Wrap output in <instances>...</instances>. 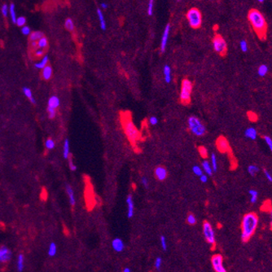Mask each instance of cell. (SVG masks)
Listing matches in <instances>:
<instances>
[{
	"instance_id": "cell-1",
	"label": "cell",
	"mask_w": 272,
	"mask_h": 272,
	"mask_svg": "<svg viewBox=\"0 0 272 272\" xmlns=\"http://www.w3.org/2000/svg\"><path fill=\"white\" fill-rule=\"evenodd\" d=\"M121 121L122 128H123L125 135H127L130 144L135 147L141 139V134L135 126L130 113L129 112L121 113Z\"/></svg>"
},
{
	"instance_id": "cell-2",
	"label": "cell",
	"mask_w": 272,
	"mask_h": 272,
	"mask_svg": "<svg viewBox=\"0 0 272 272\" xmlns=\"http://www.w3.org/2000/svg\"><path fill=\"white\" fill-rule=\"evenodd\" d=\"M258 226V217L255 213H248L242 218L241 222V240L247 242L255 233Z\"/></svg>"
},
{
	"instance_id": "cell-3",
	"label": "cell",
	"mask_w": 272,
	"mask_h": 272,
	"mask_svg": "<svg viewBox=\"0 0 272 272\" xmlns=\"http://www.w3.org/2000/svg\"><path fill=\"white\" fill-rule=\"evenodd\" d=\"M248 19L260 39H265L267 32V23L262 12L258 10H251L248 14Z\"/></svg>"
},
{
	"instance_id": "cell-4",
	"label": "cell",
	"mask_w": 272,
	"mask_h": 272,
	"mask_svg": "<svg viewBox=\"0 0 272 272\" xmlns=\"http://www.w3.org/2000/svg\"><path fill=\"white\" fill-rule=\"evenodd\" d=\"M188 129L194 135L201 137L206 133V128L198 117L191 116L188 120Z\"/></svg>"
},
{
	"instance_id": "cell-5",
	"label": "cell",
	"mask_w": 272,
	"mask_h": 272,
	"mask_svg": "<svg viewBox=\"0 0 272 272\" xmlns=\"http://www.w3.org/2000/svg\"><path fill=\"white\" fill-rule=\"evenodd\" d=\"M191 92H192V82L188 79L183 80L179 99L183 104H188L191 102Z\"/></svg>"
},
{
	"instance_id": "cell-6",
	"label": "cell",
	"mask_w": 272,
	"mask_h": 272,
	"mask_svg": "<svg viewBox=\"0 0 272 272\" xmlns=\"http://www.w3.org/2000/svg\"><path fill=\"white\" fill-rule=\"evenodd\" d=\"M187 19H188V24L193 29H198L200 28L202 24V15L200 10L192 7L190 10H188L187 12Z\"/></svg>"
},
{
	"instance_id": "cell-7",
	"label": "cell",
	"mask_w": 272,
	"mask_h": 272,
	"mask_svg": "<svg viewBox=\"0 0 272 272\" xmlns=\"http://www.w3.org/2000/svg\"><path fill=\"white\" fill-rule=\"evenodd\" d=\"M202 229H203V235H204V239L206 240L207 243L209 244L212 248L214 249L216 244V239H215V233H214V228L212 227V225L209 222L205 221L203 223Z\"/></svg>"
},
{
	"instance_id": "cell-8",
	"label": "cell",
	"mask_w": 272,
	"mask_h": 272,
	"mask_svg": "<svg viewBox=\"0 0 272 272\" xmlns=\"http://www.w3.org/2000/svg\"><path fill=\"white\" fill-rule=\"evenodd\" d=\"M213 47L218 54L223 55L227 51V45L225 39L220 35H215L213 39Z\"/></svg>"
},
{
	"instance_id": "cell-9",
	"label": "cell",
	"mask_w": 272,
	"mask_h": 272,
	"mask_svg": "<svg viewBox=\"0 0 272 272\" xmlns=\"http://www.w3.org/2000/svg\"><path fill=\"white\" fill-rule=\"evenodd\" d=\"M211 264L214 268V271L216 272H226L223 265V257L221 254H214L211 258Z\"/></svg>"
},
{
	"instance_id": "cell-10",
	"label": "cell",
	"mask_w": 272,
	"mask_h": 272,
	"mask_svg": "<svg viewBox=\"0 0 272 272\" xmlns=\"http://www.w3.org/2000/svg\"><path fill=\"white\" fill-rule=\"evenodd\" d=\"M217 147L221 152H230L231 148L228 141L224 137H219L217 140Z\"/></svg>"
},
{
	"instance_id": "cell-11",
	"label": "cell",
	"mask_w": 272,
	"mask_h": 272,
	"mask_svg": "<svg viewBox=\"0 0 272 272\" xmlns=\"http://www.w3.org/2000/svg\"><path fill=\"white\" fill-rule=\"evenodd\" d=\"M12 252L6 246L0 247V263H7L11 260Z\"/></svg>"
},
{
	"instance_id": "cell-12",
	"label": "cell",
	"mask_w": 272,
	"mask_h": 272,
	"mask_svg": "<svg viewBox=\"0 0 272 272\" xmlns=\"http://www.w3.org/2000/svg\"><path fill=\"white\" fill-rule=\"evenodd\" d=\"M169 32H170V25L168 24L167 25L165 26L163 34H162L161 42V52H164L165 51L166 46H167V42H168Z\"/></svg>"
},
{
	"instance_id": "cell-13",
	"label": "cell",
	"mask_w": 272,
	"mask_h": 272,
	"mask_svg": "<svg viewBox=\"0 0 272 272\" xmlns=\"http://www.w3.org/2000/svg\"><path fill=\"white\" fill-rule=\"evenodd\" d=\"M168 176L167 169L163 166H157L155 169V177L159 181H164Z\"/></svg>"
},
{
	"instance_id": "cell-14",
	"label": "cell",
	"mask_w": 272,
	"mask_h": 272,
	"mask_svg": "<svg viewBox=\"0 0 272 272\" xmlns=\"http://www.w3.org/2000/svg\"><path fill=\"white\" fill-rule=\"evenodd\" d=\"M127 217L129 218L134 216L135 214V204H134L133 197H132V195L130 194L128 195V196L127 197Z\"/></svg>"
},
{
	"instance_id": "cell-15",
	"label": "cell",
	"mask_w": 272,
	"mask_h": 272,
	"mask_svg": "<svg viewBox=\"0 0 272 272\" xmlns=\"http://www.w3.org/2000/svg\"><path fill=\"white\" fill-rule=\"evenodd\" d=\"M112 248L113 249L114 251L117 253L122 252L125 249V244H124L123 240L120 238H115L112 241Z\"/></svg>"
},
{
	"instance_id": "cell-16",
	"label": "cell",
	"mask_w": 272,
	"mask_h": 272,
	"mask_svg": "<svg viewBox=\"0 0 272 272\" xmlns=\"http://www.w3.org/2000/svg\"><path fill=\"white\" fill-rule=\"evenodd\" d=\"M65 189H66V192L68 196V199H69V203L71 204V206H74L76 204V198H75L74 191L73 190V188L70 185L66 184L65 186Z\"/></svg>"
},
{
	"instance_id": "cell-17",
	"label": "cell",
	"mask_w": 272,
	"mask_h": 272,
	"mask_svg": "<svg viewBox=\"0 0 272 272\" xmlns=\"http://www.w3.org/2000/svg\"><path fill=\"white\" fill-rule=\"evenodd\" d=\"M52 66H50V65H46L45 67L43 68H42V78L46 80V81H47L49 79H51V78L52 77Z\"/></svg>"
},
{
	"instance_id": "cell-18",
	"label": "cell",
	"mask_w": 272,
	"mask_h": 272,
	"mask_svg": "<svg viewBox=\"0 0 272 272\" xmlns=\"http://www.w3.org/2000/svg\"><path fill=\"white\" fill-rule=\"evenodd\" d=\"M244 135L248 139H252V140H255L257 137V131L255 128L253 127H249L247 128L245 131H244Z\"/></svg>"
},
{
	"instance_id": "cell-19",
	"label": "cell",
	"mask_w": 272,
	"mask_h": 272,
	"mask_svg": "<svg viewBox=\"0 0 272 272\" xmlns=\"http://www.w3.org/2000/svg\"><path fill=\"white\" fill-rule=\"evenodd\" d=\"M163 75H164V79H165V82L170 83V81L172 80L171 68L168 65H165L164 68H163Z\"/></svg>"
},
{
	"instance_id": "cell-20",
	"label": "cell",
	"mask_w": 272,
	"mask_h": 272,
	"mask_svg": "<svg viewBox=\"0 0 272 272\" xmlns=\"http://www.w3.org/2000/svg\"><path fill=\"white\" fill-rule=\"evenodd\" d=\"M60 99H59L57 96H55V95H53L52 97H50V99L48 100V103H47V107L50 108H57L60 106Z\"/></svg>"
},
{
	"instance_id": "cell-21",
	"label": "cell",
	"mask_w": 272,
	"mask_h": 272,
	"mask_svg": "<svg viewBox=\"0 0 272 272\" xmlns=\"http://www.w3.org/2000/svg\"><path fill=\"white\" fill-rule=\"evenodd\" d=\"M97 16L98 18H99V21H100V28L103 30H105L106 29V21H105V19H104L103 12L100 8L97 9Z\"/></svg>"
},
{
	"instance_id": "cell-22",
	"label": "cell",
	"mask_w": 272,
	"mask_h": 272,
	"mask_svg": "<svg viewBox=\"0 0 272 272\" xmlns=\"http://www.w3.org/2000/svg\"><path fill=\"white\" fill-rule=\"evenodd\" d=\"M202 167H203V171L209 176H211L213 175V169L211 166L210 163L208 161H203L202 162Z\"/></svg>"
},
{
	"instance_id": "cell-23",
	"label": "cell",
	"mask_w": 272,
	"mask_h": 272,
	"mask_svg": "<svg viewBox=\"0 0 272 272\" xmlns=\"http://www.w3.org/2000/svg\"><path fill=\"white\" fill-rule=\"evenodd\" d=\"M22 91H23V93H24V95H25V97L27 98V99H29V101H30L32 104H36L35 100H34V98H33V96L32 91H31L29 87H23Z\"/></svg>"
},
{
	"instance_id": "cell-24",
	"label": "cell",
	"mask_w": 272,
	"mask_h": 272,
	"mask_svg": "<svg viewBox=\"0 0 272 272\" xmlns=\"http://www.w3.org/2000/svg\"><path fill=\"white\" fill-rule=\"evenodd\" d=\"M49 60V57L48 55H44L43 56V58L40 60V61L37 62L35 65H34V67L36 68H38V69H42L45 67L46 65H47V63H48Z\"/></svg>"
},
{
	"instance_id": "cell-25",
	"label": "cell",
	"mask_w": 272,
	"mask_h": 272,
	"mask_svg": "<svg viewBox=\"0 0 272 272\" xmlns=\"http://www.w3.org/2000/svg\"><path fill=\"white\" fill-rule=\"evenodd\" d=\"M63 156L64 158L68 159L70 156V149H69V141L66 139L64 143V148H63Z\"/></svg>"
},
{
	"instance_id": "cell-26",
	"label": "cell",
	"mask_w": 272,
	"mask_h": 272,
	"mask_svg": "<svg viewBox=\"0 0 272 272\" xmlns=\"http://www.w3.org/2000/svg\"><path fill=\"white\" fill-rule=\"evenodd\" d=\"M42 37H43V33L42 32H40V31H35V32H33L30 33V34H29V40L31 41V42H33V41H38L39 39H41Z\"/></svg>"
},
{
	"instance_id": "cell-27",
	"label": "cell",
	"mask_w": 272,
	"mask_h": 272,
	"mask_svg": "<svg viewBox=\"0 0 272 272\" xmlns=\"http://www.w3.org/2000/svg\"><path fill=\"white\" fill-rule=\"evenodd\" d=\"M47 45H48V41H47V38H45L44 36L37 41V47L39 48L45 49L47 47Z\"/></svg>"
},
{
	"instance_id": "cell-28",
	"label": "cell",
	"mask_w": 272,
	"mask_h": 272,
	"mask_svg": "<svg viewBox=\"0 0 272 272\" xmlns=\"http://www.w3.org/2000/svg\"><path fill=\"white\" fill-rule=\"evenodd\" d=\"M269 71V68L268 66L266 65H261L259 66V68L257 69V73L259 75L260 77H265L267 73Z\"/></svg>"
},
{
	"instance_id": "cell-29",
	"label": "cell",
	"mask_w": 272,
	"mask_h": 272,
	"mask_svg": "<svg viewBox=\"0 0 272 272\" xmlns=\"http://www.w3.org/2000/svg\"><path fill=\"white\" fill-rule=\"evenodd\" d=\"M249 194L250 195V202L252 204H255L257 201L258 192L255 189H251L249 191Z\"/></svg>"
},
{
	"instance_id": "cell-30",
	"label": "cell",
	"mask_w": 272,
	"mask_h": 272,
	"mask_svg": "<svg viewBox=\"0 0 272 272\" xmlns=\"http://www.w3.org/2000/svg\"><path fill=\"white\" fill-rule=\"evenodd\" d=\"M9 14L11 18H12V21L13 23H16V9H15V4L14 3H11L9 6Z\"/></svg>"
},
{
	"instance_id": "cell-31",
	"label": "cell",
	"mask_w": 272,
	"mask_h": 272,
	"mask_svg": "<svg viewBox=\"0 0 272 272\" xmlns=\"http://www.w3.org/2000/svg\"><path fill=\"white\" fill-rule=\"evenodd\" d=\"M47 253H48V255L50 257H54L56 254V253H57V247H56L55 243L52 242V243L50 244Z\"/></svg>"
},
{
	"instance_id": "cell-32",
	"label": "cell",
	"mask_w": 272,
	"mask_h": 272,
	"mask_svg": "<svg viewBox=\"0 0 272 272\" xmlns=\"http://www.w3.org/2000/svg\"><path fill=\"white\" fill-rule=\"evenodd\" d=\"M260 169L258 168V166H257L255 165H250L248 167V173L251 176H255V175L259 172Z\"/></svg>"
},
{
	"instance_id": "cell-33",
	"label": "cell",
	"mask_w": 272,
	"mask_h": 272,
	"mask_svg": "<svg viewBox=\"0 0 272 272\" xmlns=\"http://www.w3.org/2000/svg\"><path fill=\"white\" fill-rule=\"evenodd\" d=\"M65 29L68 30V31H73L74 30V23L73 21V20L70 19V18H68V19H66L65 22Z\"/></svg>"
},
{
	"instance_id": "cell-34",
	"label": "cell",
	"mask_w": 272,
	"mask_h": 272,
	"mask_svg": "<svg viewBox=\"0 0 272 272\" xmlns=\"http://www.w3.org/2000/svg\"><path fill=\"white\" fill-rule=\"evenodd\" d=\"M24 262H25V257L23 254H20L17 258V269L18 271H22L24 269Z\"/></svg>"
},
{
	"instance_id": "cell-35",
	"label": "cell",
	"mask_w": 272,
	"mask_h": 272,
	"mask_svg": "<svg viewBox=\"0 0 272 272\" xmlns=\"http://www.w3.org/2000/svg\"><path fill=\"white\" fill-rule=\"evenodd\" d=\"M211 163L210 165L213 169V171H217V156L214 153H212L210 156Z\"/></svg>"
},
{
	"instance_id": "cell-36",
	"label": "cell",
	"mask_w": 272,
	"mask_h": 272,
	"mask_svg": "<svg viewBox=\"0 0 272 272\" xmlns=\"http://www.w3.org/2000/svg\"><path fill=\"white\" fill-rule=\"evenodd\" d=\"M55 141L52 139H47L46 140L45 142V147L46 148L48 149V150H52L55 148Z\"/></svg>"
},
{
	"instance_id": "cell-37",
	"label": "cell",
	"mask_w": 272,
	"mask_h": 272,
	"mask_svg": "<svg viewBox=\"0 0 272 272\" xmlns=\"http://www.w3.org/2000/svg\"><path fill=\"white\" fill-rule=\"evenodd\" d=\"M15 24H16L17 26H19V27H22V26L25 25L26 18L25 16H20V17H17Z\"/></svg>"
},
{
	"instance_id": "cell-38",
	"label": "cell",
	"mask_w": 272,
	"mask_h": 272,
	"mask_svg": "<svg viewBox=\"0 0 272 272\" xmlns=\"http://www.w3.org/2000/svg\"><path fill=\"white\" fill-rule=\"evenodd\" d=\"M187 223L189 225H195V224L196 223V217L194 214H188V217H187Z\"/></svg>"
},
{
	"instance_id": "cell-39",
	"label": "cell",
	"mask_w": 272,
	"mask_h": 272,
	"mask_svg": "<svg viewBox=\"0 0 272 272\" xmlns=\"http://www.w3.org/2000/svg\"><path fill=\"white\" fill-rule=\"evenodd\" d=\"M192 171H193L195 175L199 176V177L203 174V169H202L199 165H194V166L192 167Z\"/></svg>"
},
{
	"instance_id": "cell-40",
	"label": "cell",
	"mask_w": 272,
	"mask_h": 272,
	"mask_svg": "<svg viewBox=\"0 0 272 272\" xmlns=\"http://www.w3.org/2000/svg\"><path fill=\"white\" fill-rule=\"evenodd\" d=\"M199 153H200V155L202 156V157H204V158H206L209 155V153H208V150L206 149V148H204L203 146H201V147H199Z\"/></svg>"
},
{
	"instance_id": "cell-41",
	"label": "cell",
	"mask_w": 272,
	"mask_h": 272,
	"mask_svg": "<svg viewBox=\"0 0 272 272\" xmlns=\"http://www.w3.org/2000/svg\"><path fill=\"white\" fill-rule=\"evenodd\" d=\"M153 7H154V0H149L148 6V15L152 16L153 13Z\"/></svg>"
},
{
	"instance_id": "cell-42",
	"label": "cell",
	"mask_w": 272,
	"mask_h": 272,
	"mask_svg": "<svg viewBox=\"0 0 272 272\" xmlns=\"http://www.w3.org/2000/svg\"><path fill=\"white\" fill-rule=\"evenodd\" d=\"M47 113H48L49 118L53 119V118H55V115H56V109L53 108L47 107Z\"/></svg>"
},
{
	"instance_id": "cell-43",
	"label": "cell",
	"mask_w": 272,
	"mask_h": 272,
	"mask_svg": "<svg viewBox=\"0 0 272 272\" xmlns=\"http://www.w3.org/2000/svg\"><path fill=\"white\" fill-rule=\"evenodd\" d=\"M1 12H2L4 17H7V15H8V13H9V7L7 6V4H3L2 7H1Z\"/></svg>"
},
{
	"instance_id": "cell-44",
	"label": "cell",
	"mask_w": 272,
	"mask_h": 272,
	"mask_svg": "<svg viewBox=\"0 0 272 272\" xmlns=\"http://www.w3.org/2000/svg\"><path fill=\"white\" fill-rule=\"evenodd\" d=\"M160 240H161V245L162 249L164 251H166L167 250V243H166V238H165V236H161L160 238Z\"/></svg>"
},
{
	"instance_id": "cell-45",
	"label": "cell",
	"mask_w": 272,
	"mask_h": 272,
	"mask_svg": "<svg viewBox=\"0 0 272 272\" xmlns=\"http://www.w3.org/2000/svg\"><path fill=\"white\" fill-rule=\"evenodd\" d=\"M162 265V258L160 257H157L155 260V263H154V266L156 270H160Z\"/></svg>"
},
{
	"instance_id": "cell-46",
	"label": "cell",
	"mask_w": 272,
	"mask_h": 272,
	"mask_svg": "<svg viewBox=\"0 0 272 272\" xmlns=\"http://www.w3.org/2000/svg\"><path fill=\"white\" fill-rule=\"evenodd\" d=\"M240 50L242 51L243 52H246L248 51V43L245 40H242L240 43Z\"/></svg>"
},
{
	"instance_id": "cell-47",
	"label": "cell",
	"mask_w": 272,
	"mask_h": 272,
	"mask_svg": "<svg viewBox=\"0 0 272 272\" xmlns=\"http://www.w3.org/2000/svg\"><path fill=\"white\" fill-rule=\"evenodd\" d=\"M21 33L24 35H29L31 33V29L28 25H24L21 28Z\"/></svg>"
},
{
	"instance_id": "cell-48",
	"label": "cell",
	"mask_w": 272,
	"mask_h": 272,
	"mask_svg": "<svg viewBox=\"0 0 272 272\" xmlns=\"http://www.w3.org/2000/svg\"><path fill=\"white\" fill-rule=\"evenodd\" d=\"M264 140H265V142H266V143L267 144V146L269 147L270 150L271 151V150H272V139H271V138L270 136L265 135V136H264Z\"/></svg>"
},
{
	"instance_id": "cell-49",
	"label": "cell",
	"mask_w": 272,
	"mask_h": 272,
	"mask_svg": "<svg viewBox=\"0 0 272 272\" xmlns=\"http://www.w3.org/2000/svg\"><path fill=\"white\" fill-rule=\"evenodd\" d=\"M149 123H150V125H152V126H155V125L158 123V118L156 117H154V116L150 117H149Z\"/></svg>"
},
{
	"instance_id": "cell-50",
	"label": "cell",
	"mask_w": 272,
	"mask_h": 272,
	"mask_svg": "<svg viewBox=\"0 0 272 272\" xmlns=\"http://www.w3.org/2000/svg\"><path fill=\"white\" fill-rule=\"evenodd\" d=\"M68 159H69V161H68V163H69V168L71 169L72 171H76L77 170V166L75 165V164L73 162V160L72 158L69 156Z\"/></svg>"
},
{
	"instance_id": "cell-51",
	"label": "cell",
	"mask_w": 272,
	"mask_h": 272,
	"mask_svg": "<svg viewBox=\"0 0 272 272\" xmlns=\"http://www.w3.org/2000/svg\"><path fill=\"white\" fill-rule=\"evenodd\" d=\"M248 116H249V118L250 119V121H257V115L253 112H249V113H248Z\"/></svg>"
},
{
	"instance_id": "cell-52",
	"label": "cell",
	"mask_w": 272,
	"mask_h": 272,
	"mask_svg": "<svg viewBox=\"0 0 272 272\" xmlns=\"http://www.w3.org/2000/svg\"><path fill=\"white\" fill-rule=\"evenodd\" d=\"M141 183H142V184L146 188H148V178H146V177H142V178H141Z\"/></svg>"
},
{
	"instance_id": "cell-53",
	"label": "cell",
	"mask_w": 272,
	"mask_h": 272,
	"mask_svg": "<svg viewBox=\"0 0 272 272\" xmlns=\"http://www.w3.org/2000/svg\"><path fill=\"white\" fill-rule=\"evenodd\" d=\"M264 174H265V175H266V178H267V180L271 183V182H272V176H271V173H270V172L268 171V170H266V169H264Z\"/></svg>"
},
{
	"instance_id": "cell-54",
	"label": "cell",
	"mask_w": 272,
	"mask_h": 272,
	"mask_svg": "<svg viewBox=\"0 0 272 272\" xmlns=\"http://www.w3.org/2000/svg\"><path fill=\"white\" fill-rule=\"evenodd\" d=\"M200 179H201V183H207V182H208V175L202 174V175H201V176H200Z\"/></svg>"
},
{
	"instance_id": "cell-55",
	"label": "cell",
	"mask_w": 272,
	"mask_h": 272,
	"mask_svg": "<svg viewBox=\"0 0 272 272\" xmlns=\"http://www.w3.org/2000/svg\"><path fill=\"white\" fill-rule=\"evenodd\" d=\"M43 53H44V51H43V49L39 48V50H37L35 52V55L37 57H40V56H42L43 55Z\"/></svg>"
},
{
	"instance_id": "cell-56",
	"label": "cell",
	"mask_w": 272,
	"mask_h": 272,
	"mask_svg": "<svg viewBox=\"0 0 272 272\" xmlns=\"http://www.w3.org/2000/svg\"><path fill=\"white\" fill-rule=\"evenodd\" d=\"M100 7L103 9H106V8H108V4L106 3H101Z\"/></svg>"
},
{
	"instance_id": "cell-57",
	"label": "cell",
	"mask_w": 272,
	"mask_h": 272,
	"mask_svg": "<svg viewBox=\"0 0 272 272\" xmlns=\"http://www.w3.org/2000/svg\"><path fill=\"white\" fill-rule=\"evenodd\" d=\"M131 271V270L130 268H128V267H126V268H124L123 269V272H130Z\"/></svg>"
},
{
	"instance_id": "cell-58",
	"label": "cell",
	"mask_w": 272,
	"mask_h": 272,
	"mask_svg": "<svg viewBox=\"0 0 272 272\" xmlns=\"http://www.w3.org/2000/svg\"><path fill=\"white\" fill-rule=\"evenodd\" d=\"M31 45H32L33 47H37V42H36V41H33V42H32V43H31Z\"/></svg>"
},
{
	"instance_id": "cell-59",
	"label": "cell",
	"mask_w": 272,
	"mask_h": 272,
	"mask_svg": "<svg viewBox=\"0 0 272 272\" xmlns=\"http://www.w3.org/2000/svg\"><path fill=\"white\" fill-rule=\"evenodd\" d=\"M257 1H258L259 3H263V2H264L265 0H257Z\"/></svg>"
},
{
	"instance_id": "cell-60",
	"label": "cell",
	"mask_w": 272,
	"mask_h": 272,
	"mask_svg": "<svg viewBox=\"0 0 272 272\" xmlns=\"http://www.w3.org/2000/svg\"><path fill=\"white\" fill-rule=\"evenodd\" d=\"M178 1H180V0H178Z\"/></svg>"
}]
</instances>
